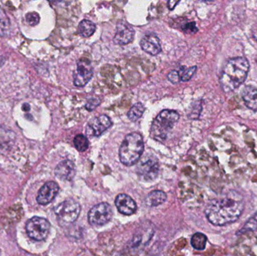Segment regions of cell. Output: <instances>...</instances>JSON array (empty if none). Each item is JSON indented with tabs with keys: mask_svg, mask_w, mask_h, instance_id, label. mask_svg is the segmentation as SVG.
I'll use <instances>...</instances> for the list:
<instances>
[{
	"mask_svg": "<svg viewBox=\"0 0 257 256\" xmlns=\"http://www.w3.org/2000/svg\"><path fill=\"white\" fill-rule=\"evenodd\" d=\"M244 207L241 195L235 191H231L224 197L210 201L205 208V215L213 225H227L240 217Z\"/></svg>",
	"mask_w": 257,
	"mask_h": 256,
	"instance_id": "cell-1",
	"label": "cell"
},
{
	"mask_svg": "<svg viewBox=\"0 0 257 256\" xmlns=\"http://www.w3.org/2000/svg\"><path fill=\"white\" fill-rule=\"evenodd\" d=\"M250 65L245 57L230 59L225 63L220 78V86L225 93H231L244 84Z\"/></svg>",
	"mask_w": 257,
	"mask_h": 256,
	"instance_id": "cell-2",
	"label": "cell"
},
{
	"mask_svg": "<svg viewBox=\"0 0 257 256\" xmlns=\"http://www.w3.org/2000/svg\"><path fill=\"white\" fill-rule=\"evenodd\" d=\"M143 138L137 132H133L126 135L120 145L119 157L123 165L131 166L139 162L143 154Z\"/></svg>",
	"mask_w": 257,
	"mask_h": 256,
	"instance_id": "cell-3",
	"label": "cell"
},
{
	"mask_svg": "<svg viewBox=\"0 0 257 256\" xmlns=\"http://www.w3.org/2000/svg\"><path fill=\"white\" fill-rule=\"evenodd\" d=\"M177 111L163 110L156 117L151 128V137L158 141H164L169 132L173 129L179 120Z\"/></svg>",
	"mask_w": 257,
	"mask_h": 256,
	"instance_id": "cell-4",
	"label": "cell"
},
{
	"mask_svg": "<svg viewBox=\"0 0 257 256\" xmlns=\"http://www.w3.org/2000/svg\"><path fill=\"white\" fill-rule=\"evenodd\" d=\"M59 223L62 226L74 223L79 216L81 206L79 203L73 199L63 201L54 209Z\"/></svg>",
	"mask_w": 257,
	"mask_h": 256,
	"instance_id": "cell-5",
	"label": "cell"
},
{
	"mask_svg": "<svg viewBox=\"0 0 257 256\" xmlns=\"http://www.w3.org/2000/svg\"><path fill=\"white\" fill-rule=\"evenodd\" d=\"M159 168L160 165L157 158L151 155H146L139 159L136 171L142 180L151 181L158 175Z\"/></svg>",
	"mask_w": 257,
	"mask_h": 256,
	"instance_id": "cell-6",
	"label": "cell"
},
{
	"mask_svg": "<svg viewBox=\"0 0 257 256\" xmlns=\"http://www.w3.org/2000/svg\"><path fill=\"white\" fill-rule=\"evenodd\" d=\"M51 225L45 218L35 216L27 222L26 225L27 234L36 241H42L46 238L49 233Z\"/></svg>",
	"mask_w": 257,
	"mask_h": 256,
	"instance_id": "cell-7",
	"label": "cell"
},
{
	"mask_svg": "<svg viewBox=\"0 0 257 256\" xmlns=\"http://www.w3.org/2000/svg\"><path fill=\"white\" fill-rule=\"evenodd\" d=\"M112 208L108 203H100L92 207L88 213V220L90 225H103L108 223L112 217Z\"/></svg>",
	"mask_w": 257,
	"mask_h": 256,
	"instance_id": "cell-8",
	"label": "cell"
},
{
	"mask_svg": "<svg viewBox=\"0 0 257 256\" xmlns=\"http://www.w3.org/2000/svg\"><path fill=\"white\" fill-rule=\"evenodd\" d=\"M93 75L91 63L86 59H81L77 63V69L73 74L74 84L78 87H83L88 84Z\"/></svg>",
	"mask_w": 257,
	"mask_h": 256,
	"instance_id": "cell-9",
	"label": "cell"
},
{
	"mask_svg": "<svg viewBox=\"0 0 257 256\" xmlns=\"http://www.w3.org/2000/svg\"><path fill=\"white\" fill-rule=\"evenodd\" d=\"M112 123L108 116L105 114L93 117L87 123V132L89 136L99 137L111 127Z\"/></svg>",
	"mask_w": 257,
	"mask_h": 256,
	"instance_id": "cell-10",
	"label": "cell"
},
{
	"mask_svg": "<svg viewBox=\"0 0 257 256\" xmlns=\"http://www.w3.org/2000/svg\"><path fill=\"white\" fill-rule=\"evenodd\" d=\"M135 30L133 27L124 21H120L116 27L114 42L117 45H126L134 39Z\"/></svg>",
	"mask_w": 257,
	"mask_h": 256,
	"instance_id": "cell-11",
	"label": "cell"
},
{
	"mask_svg": "<svg viewBox=\"0 0 257 256\" xmlns=\"http://www.w3.org/2000/svg\"><path fill=\"white\" fill-rule=\"evenodd\" d=\"M59 189L60 187L55 182L50 181L45 183L38 193L37 198H36L37 202L42 205L49 204L58 193Z\"/></svg>",
	"mask_w": 257,
	"mask_h": 256,
	"instance_id": "cell-12",
	"label": "cell"
},
{
	"mask_svg": "<svg viewBox=\"0 0 257 256\" xmlns=\"http://www.w3.org/2000/svg\"><path fill=\"white\" fill-rule=\"evenodd\" d=\"M140 45L145 52L151 55H157L162 51L160 39L154 34H148L144 36L141 40Z\"/></svg>",
	"mask_w": 257,
	"mask_h": 256,
	"instance_id": "cell-13",
	"label": "cell"
},
{
	"mask_svg": "<svg viewBox=\"0 0 257 256\" xmlns=\"http://www.w3.org/2000/svg\"><path fill=\"white\" fill-rule=\"evenodd\" d=\"M76 169L72 161L64 160L58 164L55 169L57 178L63 181H71L75 177Z\"/></svg>",
	"mask_w": 257,
	"mask_h": 256,
	"instance_id": "cell-14",
	"label": "cell"
},
{
	"mask_svg": "<svg viewBox=\"0 0 257 256\" xmlns=\"http://www.w3.org/2000/svg\"><path fill=\"white\" fill-rule=\"evenodd\" d=\"M115 204L119 212L124 215L133 214L137 209V205L134 200L126 194L117 195Z\"/></svg>",
	"mask_w": 257,
	"mask_h": 256,
	"instance_id": "cell-15",
	"label": "cell"
},
{
	"mask_svg": "<svg viewBox=\"0 0 257 256\" xmlns=\"http://www.w3.org/2000/svg\"><path fill=\"white\" fill-rule=\"evenodd\" d=\"M244 104L249 109L257 111V89L253 86H246L241 93Z\"/></svg>",
	"mask_w": 257,
	"mask_h": 256,
	"instance_id": "cell-16",
	"label": "cell"
},
{
	"mask_svg": "<svg viewBox=\"0 0 257 256\" xmlns=\"http://www.w3.org/2000/svg\"><path fill=\"white\" fill-rule=\"evenodd\" d=\"M167 195L165 192L162 191H153L151 193L148 194L145 199L146 204L149 207H157L164 203L166 201Z\"/></svg>",
	"mask_w": 257,
	"mask_h": 256,
	"instance_id": "cell-17",
	"label": "cell"
},
{
	"mask_svg": "<svg viewBox=\"0 0 257 256\" xmlns=\"http://www.w3.org/2000/svg\"><path fill=\"white\" fill-rule=\"evenodd\" d=\"M78 31L83 37H90L96 31V25L88 20H83L78 26Z\"/></svg>",
	"mask_w": 257,
	"mask_h": 256,
	"instance_id": "cell-18",
	"label": "cell"
},
{
	"mask_svg": "<svg viewBox=\"0 0 257 256\" xmlns=\"http://www.w3.org/2000/svg\"><path fill=\"white\" fill-rule=\"evenodd\" d=\"M207 243V237L202 233H196L191 238V244L194 249L203 250L205 249Z\"/></svg>",
	"mask_w": 257,
	"mask_h": 256,
	"instance_id": "cell-19",
	"label": "cell"
},
{
	"mask_svg": "<svg viewBox=\"0 0 257 256\" xmlns=\"http://www.w3.org/2000/svg\"><path fill=\"white\" fill-rule=\"evenodd\" d=\"M145 108L142 103H136L132 107L128 112V117L131 121H137L142 117V114L145 112Z\"/></svg>",
	"mask_w": 257,
	"mask_h": 256,
	"instance_id": "cell-20",
	"label": "cell"
},
{
	"mask_svg": "<svg viewBox=\"0 0 257 256\" xmlns=\"http://www.w3.org/2000/svg\"><path fill=\"white\" fill-rule=\"evenodd\" d=\"M196 70H197V67H196V66H192V67L190 68L182 66V67H181V69H180L179 72H178L180 79H181V81H184V82L190 81L192 77L196 73Z\"/></svg>",
	"mask_w": 257,
	"mask_h": 256,
	"instance_id": "cell-21",
	"label": "cell"
},
{
	"mask_svg": "<svg viewBox=\"0 0 257 256\" xmlns=\"http://www.w3.org/2000/svg\"><path fill=\"white\" fill-rule=\"evenodd\" d=\"M74 144L78 151H85L88 149V139L84 135H78L74 139Z\"/></svg>",
	"mask_w": 257,
	"mask_h": 256,
	"instance_id": "cell-22",
	"label": "cell"
},
{
	"mask_svg": "<svg viewBox=\"0 0 257 256\" xmlns=\"http://www.w3.org/2000/svg\"><path fill=\"white\" fill-rule=\"evenodd\" d=\"M257 231V212L255 213L253 217L250 218L247 223L244 225V228L241 230V231Z\"/></svg>",
	"mask_w": 257,
	"mask_h": 256,
	"instance_id": "cell-23",
	"label": "cell"
},
{
	"mask_svg": "<svg viewBox=\"0 0 257 256\" xmlns=\"http://www.w3.org/2000/svg\"><path fill=\"white\" fill-rule=\"evenodd\" d=\"M26 21L30 26H36L40 21V17L36 12H30L26 16Z\"/></svg>",
	"mask_w": 257,
	"mask_h": 256,
	"instance_id": "cell-24",
	"label": "cell"
},
{
	"mask_svg": "<svg viewBox=\"0 0 257 256\" xmlns=\"http://www.w3.org/2000/svg\"><path fill=\"white\" fill-rule=\"evenodd\" d=\"M99 104H100V99L96 97L91 98V99H89L87 103H86V109L88 110L89 111H93Z\"/></svg>",
	"mask_w": 257,
	"mask_h": 256,
	"instance_id": "cell-25",
	"label": "cell"
},
{
	"mask_svg": "<svg viewBox=\"0 0 257 256\" xmlns=\"http://www.w3.org/2000/svg\"><path fill=\"white\" fill-rule=\"evenodd\" d=\"M183 31L187 34H194L197 33L198 28L196 27V23L191 22L189 24H185L182 27Z\"/></svg>",
	"mask_w": 257,
	"mask_h": 256,
	"instance_id": "cell-26",
	"label": "cell"
},
{
	"mask_svg": "<svg viewBox=\"0 0 257 256\" xmlns=\"http://www.w3.org/2000/svg\"><path fill=\"white\" fill-rule=\"evenodd\" d=\"M168 80L173 84H177L181 81L180 79L179 73L177 71L173 70L169 72L167 76Z\"/></svg>",
	"mask_w": 257,
	"mask_h": 256,
	"instance_id": "cell-27",
	"label": "cell"
},
{
	"mask_svg": "<svg viewBox=\"0 0 257 256\" xmlns=\"http://www.w3.org/2000/svg\"><path fill=\"white\" fill-rule=\"evenodd\" d=\"M201 111H202V104H201L200 102H198V103L196 104V107H195L194 109L193 110L191 114H190V118H199V115H200L199 113L201 112Z\"/></svg>",
	"mask_w": 257,
	"mask_h": 256,
	"instance_id": "cell-28",
	"label": "cell"
},
{
	"mask_svg": "<svg viewBox=\"0 0 257 256\" xmlns=\"http://www.w3.org/2000/svg\"><path fill=\"white\" fill-rule=\"evenodd\" d=\"M178 3H179V2L172 1H172H169L168 2V8H169L170 10H172Z\"/></svg>",
	"mask_w": 257,
	"mask_h": 256,
	"instance_id": "cell-29",
	"label": "cell"
},
{
	"mask_svg": "<svg viewBox=\"0 0 257 256\" xmlns=\"http://www.w3.org/2000/svg\"><path fill=\"white\" fill-rule=\"evenodd\" d=\"M22 108L23 111H29L30 110V106L28 103H24V105H23Z\"/></svg>",
	"mask_w": 257,
	"mask_h": 256,
	"instance_id": "cell-30",
	"label": "cell"
},
{
	"mask_svg": "<svg viewBox=\"0 0 257 256\" xmlns=\"http://www.w3.org/2000/svg\"><path fill=\"white\" fill-rule=\"evenodd\" d=\"M256 63H257V55H256Z\"/></svg>",
	"mask_w": 257,
	"mask_h": 256,
	"instance_id": "cell-31",
	"label": "cell"
}]
</instances>
